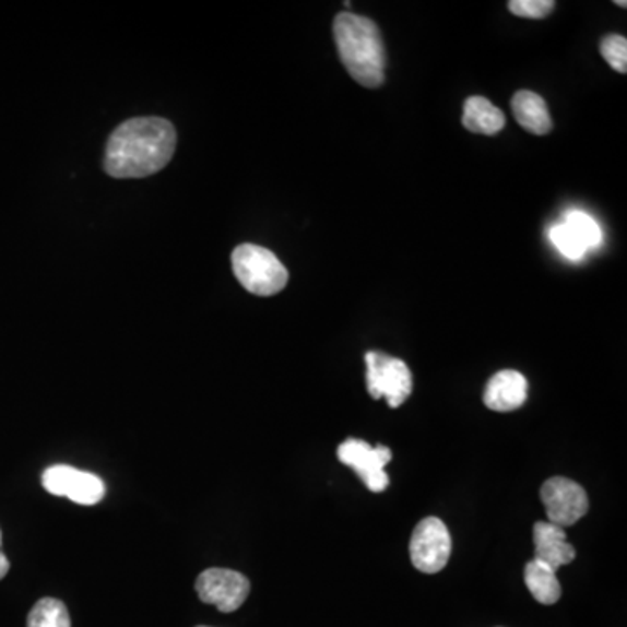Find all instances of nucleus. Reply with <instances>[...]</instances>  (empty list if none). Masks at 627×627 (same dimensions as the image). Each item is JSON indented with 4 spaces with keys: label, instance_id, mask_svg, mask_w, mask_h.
<instances>
[{
    "label": "nucleus",
    "instance_id": "obj_1",
    "mask_svg": "<svg viewBox=\"0 0 627 627\" xmlns=\"http://www.w3.org/2000/svg\"><path fill=\"white\" fill-rule=\"evenodd\" d=\"M177 149L175 126L163 117H134L114 129L105 149L113 178H146L168 166Z\"/></svg>",
    "mask_w": 627,
    "mask_h": 627
},
{
    "label": "nucleus",
    "instance_id": "obj_2",
    "mask_svg": "<svg viewBox=\"0 0 627 627\" xmlns=\"http://www.w3.org/2000/svg\"><path fill=\"white\" fill-rule=\"evenodd\" d=\"M339 57L348 75L362 86H382L386 72V49L382 35L370 17L340 13L333 23Z\"/></svg>",
    "mask_w": 627,
    "mask_h": 627
},
{
    "label": "nucleus",
    "instance_id": "obj_3",
    "mask_svg": "<svg viewBox=\"0 0 627 627\" xmlns=\"http://www.w3.org/2000/svg\"><path fill=\"white\" fill-rule=\"evenodd\" d=\"M233 269L242 288L258 297L277 295L286 288L289 280L280 258L258 245L237 246L233 253Z\"/></svg>",
    "mask_w": 627,
    "mask_h": 627
},
{
    "label": "nucleus",
    "instance_id": "obj_4",
    "mask_svg": "<svg viewBox=\"0 0 627 627\" xmlns=\"http://www.w3.org/2000/svg\"><path fill=\"white\" fill-rule=\"evenodd\" d=\"M366 389L374 400H386L391 409H400L413 391L409 365L383 353L366 354Z\"/></svg>",
    "mask_w": 627,
    "mask_h": 627
},
{
    "label": "nucleus",
    "instance_id": "obj_5",
    "mask_svg": "<svg viewBox=\"0 0 627 627\" xmlns=\"http://www.w3.org/2000/svg\"><path fill=\"white\" fill-rule=\"evenodd\" d=\"M336 457L342 464L353 469L354 473L362 477L368 490L374 494L387 490L389 476L386 465L392 460L391 448L382 445L370 447V442L351 438L340 445Z\"/></svg>",
    "mask_w": 627,
    "mask_h": 627
},
{
    "label": "nucleus",
    "instance_id": "obj_6",
    "mask_svg": "<svg viewBox=\"0 0 627 627\" xmlns=\"http://www.w3.org/2000/svg\"><path fill=\"white\" fill-rule=\"evenodd\" d=\"M250 589V580L230 568H210L202 571L196 580L199 600L208 605H215L224 614L241 608Z\"/></svg>",
    "mask_w": 627,
    "mask_h": 627
},
{
    "label": "nucleus",
    "instance_id": "obj_7",
    "mask_svg": "<svg viewBox=\"0 0 627 627\" xmlns=\"http://www.w3.org/2000/svg\"><path fill=\"white\" fill-rule=\"evenodd\" d=\"M451 555V537L447 524L438 518H426L413 530L410 559L424 573H438L447 567Z\"/></svg>",
    "mask_w": 627,
    "mask_h": 627
},
{
    "label": "nucleus",
    "instance_id": "obj_8",
    "mask_svg": "<svg viewBox=\"0 0 627 627\" xmlns=\"http://www.w3.org/2000/svg\"><path fill=\"white\" fill-rule=\"evenodd\" d=\"M541 499L546 507L549 523L561 529L576 524L589 511L584 488L568 477H551L542 485Z\"/></svg>",
    "mask_w": 627,
    "mask_h": 627
},
{
    "label": "nucleus",
    "instance_id": "obj_9",
    "mask_svg": "<svg viewBox=\"0 0 627 627\" xmlns=\"http://www.w3.org/2000/svg\"><path fill=\"white\" fill-rule=\"evenodd\" d=\"M44 490L81 506H95L105 497V483L96 474L70 465H51L43 474Z\"/></svg>",
    "mask_w": 627,
    "mask_h": 627
},
{
    "label": "nucleus",
    "instance_id": "obj_10",
    "mask_svg": "<svg viewBox=\"0 0 627 627\" xmlns=\"http://www.w3.org/2000/svg\"><path fill=\"white\" fill-rule=\"evenodd\" d=\"M533 544H535L533 559L547 565L551 570L558 571L576 559V547L568 544L565 529L549 521L533 524Z\"/></svg>",
    "mask_w": 627,
    "mask_h": 627
},
{
    "label": "nucleus",
    "instance_id": "obj_11",
    "mask_svg": "<svg viewBox=\"0 0 627 627\" xmlns=\"http://www.w3.org/2000/svg\"><path fill=\"white\" fill-rule=\"evenodd\" d=\"M527 394L529 382L524 375L516 370H502L486 383L483 401L494 412H514L523 406Z\"/></svg>",
    "mask_w": 627,
    "mask_h": 627
},
{
    "label": "nucleus",
    "instance_id": "obj_12",
    "mask_svg": "<svg viewBox=\"0 0 627 627\" xmlns=\"http://www.w3.org/2000/svg\"><path fill=\"white\" fill-rule=\"evenodd\" d=\"M511 107L516 121L521 128L527 129L529 133L542 137V134H547L553 129V121H551L546 102L537 93L527 90L518 91L512 96Z\"/></svg>",
    "mask_w": 627,
    "mask_h": 627
},
{
    "label": "nucleus",
    "instance_id": "obj_13",
    "mask_svg": "<svg viewBox=\"0 0 627 627\" xmlns=\"http://www.w3.org/2000/svg\"><path fill=\"white\" fill-rule=\"evenodd\" d=\"M462 125L471 133L494 137V134L502 131L504 126H506V116L500 108L492 104L490 99L483 98V96H471V98L465 99Z\"/></svg>",
    "mask_w": 627,
    "mask_h": 627
},
{
    "label": "nucleus",
    "instance_id": "obj_14",
    "mask_svg": "<svg viewBox=\"0 0 627 627\" xmlns=\"http://www.w3.org/2000/svg\"><path fill=\"white\" fill-rule=\"evenodd\" d=\"M524 584L529 588L530 594L542 605H555L561 598V585L556 571L537 559H532L524 567Z\"/></svg>",
    "mask_w": 627,
    "mask_h": 627
},
{
    "label": "nucleus",
    "instance_id": "obj_15",
    "mask_svg": "<svg viewBox=\"0 0 627 627\" xmlns=\"http://www.w3.org/2000/svg\"><path fill=\"white\" fill-rule=\"evenodd\" d=\"M26 627H72V623L63 602L57 598H43L28 614Z\"/></svg>",
    "mask_w": 627,
    "mask_h": 627
},
{
    "label": "nucleus",
    "instance_id": "obj_16",
    "mask_svg": "<svg viewBox=\"0 0 627 627\" xmlns=\"http://www.w3.org/2000/svg\"><path fill=\"white\" fill-rule=\"evenodd\" d=\"M564 224H567L580 237V241L584 242L588 250L602 245V228L598 225L596 220L589 216L584 211H568Z\"/></svg>",
    "mask_w": 627,
    "mask_h": 627
},
{
    "label": "nucleus",
    "instance_id": "obj_17",
    "mask_svg": "<svg viewBox=\"0 0 627 627\" xmlns=\"http://www.w3.org/2000/svg\"><path fill=\"white\" fill-rule=\"evenodd\" d=\"M549 239L561 251V255L570 260H580L588 251L584 242L580 241V237L567 224L555 225L551 228Z\"/></svg>",
    "mask_w": 627,
    "mask_h": 627
},
{
    "label": "nucleus",
    "instance_id": "obj_18",
    "mask_svg": "<svg viewBox=\"0 0 627 627\" xmlns=\"http://www.w3.org/2000/svg\"><path fill=\"white\" fill-rule=\"evenodd\" d=\"M603 60L617 72H627V39L623 35L612 34L603 37L600 44Z\"/></svg>",
    "mask_w": 627,
    "mask_h": 627
},
{
    "label": "nucleus",
    "instance_id": "obj_19",
    "mask_svg": "<svg viewBox=\"0 0 627 627\" xmlns=\"http://www.w3.org/2000/svg\"><path fill=\"white\" fill-rule=\"evenodd\" d=\"M555 5L553 0H511L507 8L516 16L542 20L553 13Z\"/></svg>",
    "mask_w": 627,
    "mask_h": 627
},
{
    "label": "nucleus",
    "instance_id": "obj_20",
    "mask_svg": "<svg viewBox=\"0 0 627 627\" xmlns=\"http://www.w3.org/2000/svg\"><path fill=\"white\" fill-rule=\"evenodd\" d=\"M9 567H11L9 559L5 558L4 553H0V580L8 576Z\"/></svg>",
    "mask_w": 627,
    "mask_h": 627
},
{
    "label": "nucleus",
    "instance_id": "obj_21",
    "mask_svg": "<svg viewBox=\"0 0 627 627\" xmlns=\"http://www.w3.org/2000/svg\"><path fill=\"white\" fill-rule=\"evenodd\" d=\"M615 4L620 5V8H626V2H620V0H617V2H615Z\"/></svg>",
    "mask_w": 627,
    "mask_h": 627
},
{
    "label": "nucleus",
    "instance_id": "obj_22",
    "mask_svg": "<svg viewBox=\"0 0 627 627\" xmlns=\"http://www.w3.org/2000/svg\"><path fill=\"white\" fill-rule=\"evenodd\" d=\"M0 547H2V532H0Z\"/></svg>",
    "mask_w": 627,
    "mask_h": 627
},
{
    "label": "nucleus",
    "instance_id": "obj_23",
    "mask_svg": "<svg viewBox=\"0 0 627 627\" xmlns=\"http://www.w3.org/2000/svg\"><path fill=\"white\" fill-rule=\"evenodd\" d=\"M198 627H208V626H198Z\"/></svg>",
    "mask_w": 627,
    "mask_h": 627
}]
</instances>
